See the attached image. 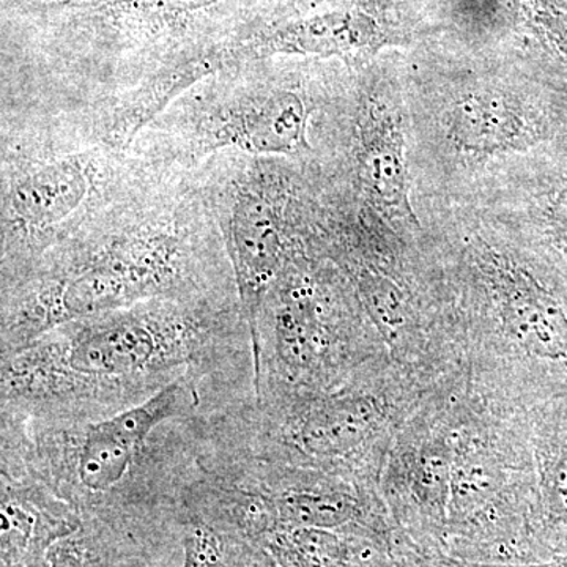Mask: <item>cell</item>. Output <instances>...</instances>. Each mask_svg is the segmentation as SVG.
I'll list each match as a JSON object with an SVG mask.
<instances>
[{"label": "cell", "instance_id": "18", "mask_svg": "<svg viewBox=\"0 0 567 567\" xmlns=\"http://www.w3.org/2000/svg\"><path fill=\"white\" fill-rule=\"evenodd\" d=\"M102 2V0H2L3 10L39 9V7L73 6V3Z\"/></svg>", "mask_w": 567, "mask_h": 567}, {"label": "cell", "instance_id": "10", "mask_svg": "<svg viewBox=\"0 0 567 567\" xmlns=\"http://www.w3.org/2000/svg\"><path fill=\"white\" fill-rule=\"evenodd\" d=\"M81 514L47 486L24 475L0 473V563L40 565L59 540L82 527Z\"/></svg>", "mask_w": 567, "mask_h": 567}, {"label": "cell", "instance_id": "8", "mask_svg": "<svg viewBox=\"0 0 567 567\" xmlns=\"http://www.w3.org/2000/svg\"><path fill=\"white\" fill-rule=\"evenodd\" d=\"M196 173L215 213L254 334L265 297L301 254L290 221L286 182L271 158L241 153H219Z\"/></svg>", "mask_w": 567, "mask_h": 567}, {"label": "cell", "instance_id": "17", "mask_svg": "<svg viewBox=\"0 0 567 567\" xmlns=\"http://www.w3.org/2000/svg\"><path fill=\"white\" fill-rule=\"evenodd\" d=\"M451 472L453 461L446 446L442 443L423 446L413 470V483L417 494L429 502L442 503L450 492Z\"/></svg>", "mask_w": 567, "mask_h": 567}, {"label": "cell", "instance_id": "22", "mask_svg": "<svg viewBox=\"0 0 567 567\" xmlns=\"http://www.w3.org/2000/svg\"><path fill=\"white\" fill-rule=\"evenodd\" d=\"M555 492L558 498L567 505V466H561L555 476Z\"/></svg>", "mask_w": 567, "mask_h": 567}, {"label": "cell", "instance_id": "16", "mask_svg": "<svg viewBox=\"0 0 567 567\" xmlns=\"http://www.w3.org/2000/svg\"><path fill=\"white\" fill-rule=\"evenodd\" d=\"M358 287L377 327L386 331V334L399 336V331L404 328L405 311L395 287L371 274H361Z\"/></svg>", "mask_w": 567, "mask_h": 567}, {"label": "cell", "instance_id": "11", "mask_svg": "<svg viewBox=\"0 0 567 567\" xmlns=\"http://www.w3.org/2000/svg\"><path fill=\"white\" fill-rule=\"evenodd\" d=\"M358 118L357 164L361 185L374 203L413 218L406 193L404 136L394 117L365 103Z\"/></svg>", "mask_w": 567, "mask_h": 567}, {"label": "cell", "instance_id": "20", "mask_svg": "<svg viewBox=\"0 0 567 567\" xmlns=\"http://www.w3.org/2000/svg\"><path fill=\"white\" fill-rule=\"evenodd\" d=\"M548 28L557 35L559 43L567 51V10H559L554 7L547 14Z\"/></svg>", "mask_w": 567, "mask_h": 567}, {"label": "cell", "instance_id": "13", "mask_svg": "<svg viewBox=\"0 0 567 567\" xmlns=\"http://www.w3.org/2000/svg\"><path fill=\"white\" fill-rule=\"evenodd\" d=\"M41 567H156L147 529L84 518L82 527L48 550Z\"/></svg>", "mask_w": 567, "mask_h": 567}, {"label": "cell", "instance_id": "5", "mask_svg": "<svg viewBox=\"0 0 567 567\" xmlns=\"http://www.w3.org/2000/svg\"><path fill=\"white\" fill-rule=\"evenodd\" d=\"M0 281L20 275L156 171L70 130L2 126Z\"/></svg>", "mask_w": 567, "mask_h": 567}, {"label": "cell", "instance_id": "7", "mask_svg": "<svg viewBox=\"0 0 567 567\" xmlns=\"http://www.w3.org/2000/svg\"><path fill=\"white\" fill-rule=\"evenodd\" d=\"M330 281L303 252L265 297L252 334L256 401L323 393L341 385L352 360Z\"/></svg>", "mask_w": 567, "mask_h": 567}, {"label": "cell", "instance_id": "3", "mask_svg": "<svg viewBox=\"0 0 567 567\" xmlns=\"http://www.w3.org/2000/svg\"><path fill=\"white\" fill-rule=\"evenodd\" d=\"M238 293L196 173L158 167L20 275L0 281V358L52 328L156 300Z\"/></svg>", "mask_w": 567, "mask_h": 567}, {"label": "cell", "instance_id": "9", "mask_svg": "<svg viewBox=\"0 0 567 567\" xmlns=\"http://www.w3.org/2000/svg\"><path fill=\"white\" fill-rule=\"evenodd\" d=\"M398 40V33L390 25L361 6L305 11L293 17H274L238 41L233 50V65L276 55L357 63L374 58L382 48Z\"/></svg>", "mask_w": 567, "mask_h": 567}, {"label": "cell", "instance_id": "4", "mask_svg": "<svg viewBox=\"0 0 567 567\" xmlns=\"http://www.w3.org/2000/svg\"><path fill=\"white\" fill-rule=\"evenodd\" d=\"M254 364L238 293L156 298L52 328L0 358V412L110 415L196 371Z\"/></svg>", "mask_w": 567, "mask_h": 567}, {"label": "cell", "instance_id": "19", "mask_svg": "<svg viewBox=\"0 0 567 567\" xmlns=\"http://www.w3.org/2000/svg\"><path fill=\"white\" fill-rule=\"evenodd\" d=\"M551 221L567 237V188L559 189L550 203Z\"/></svg>", "mask_w": 567, "mask_h": 567}, {"label": "cell", "instance_id": "21", "mask_svg": "<svg viewBox=\"0 0 567 567\" xmlns=\"http://www.w3.org/2000/svg\"><path fill=\"white\" fill-rule=\"evenodd\" d=\"M276 2H278L279 9L284 10L281 14H276V17L284 18L287 10H290L287 17H293V14L305 13V10L312 9L317 3L327 2V0H276Z\"/></svg>", "mask_w": 567, "mask_h": 567}, {"label": "cell", "instance_id": "15", "mask_svg": "<svg viewBox=\"0 0 567 567\" xmlns=\"http://www.w3.org/2000/svg\"><path fill=\"white\" fill-rule=\"evenodd\" d=\"M499 484V468L486 453H470L453 461L450 492L458 509L486 502Z\"/></svg>", "mask_w": 567, "mask_h": 567}, {"label": "cell", "instance_id": "2", "mask_svg": "<svg viewBox=\"0 0 567 567\" xmlns=\"http://www.w3.org/2000/svg\"><path fill=\"white\" fill-rule=\"evenodd\" d=\"M256 399L254 364L196 371L110 415L0 412V473L33 477L84 518L141 529L177 506L216 424Z\"/></svg>", "mask_w": 567, "mask_h": 567}, {"label": "cell", "instance_id": "6", "mask_svg": "<svg viewBox=\"0 0 567 567\" xmlns=\"http://www.w3.org/2000/svg\"><path fill=\"white\" fill-rule=\"evenodd\" d=\"M260 63H235L197 82L145 126L130 151L185 173L219 153L278 158L311 152V100L300 85L268 76Z\"/></svg>", "mask_w": 567, "mask_h": 567}, {"label": "cell", "instance_id": "14", "mask_svg": "<svg viewBox=\"0 0 567 567\" xmlns=\"http://www.w3.org/2000/svg\"><path fill=\"white\" fill-rule=\"evenodd\" d=\"M507 323L524 352L540 360L567 358V317L543 290L525 286L511 293Z\"/></svg>", "mask_w": 567, "mask_h": 567}, {"label": "cell", "instance_id": "1", "mask_svg": "<svg viewBox=\"0 0 567 567\" xmlns=\"http://www.w3.org/2000/svg\"><path fill=\"white\" fill-rule=\"evenodd\" d=\"M260 0H102L6 10L33 28L2 63V121L62 126L130 151L182 93L270 20Z\"/></svg>", "mask_w": 567, "mask_h": 567}, {"label": "cell", "instance_id": "23", "mask_svg": "<svg viewBox=\"0 0 567 567\" xmlns=\"http://www.w3.org/2000/svg\"><path fill=\"white\" fill-rule=\"evenodd\" d=\"M32 567H41V563H40V565H35V566H32Z\"/></svg>", "mask_w": 567, "mask_h": 567}, {"label": "cell", "instance_id": "12", "mask_svg": "<svg viewBox=\"0 0 567 567\" xmlns=\"http://www.w3.org/2000/svg\"><path fill=\"white\" fill-rule=\"evenodd\" d=\"M450 136L465 152L492 153L520 148L529 130L511 99L494 92L462 96L450 112Z\"/></svg>", "mask_w": 567, "mask_h": 567}]
</instances>
